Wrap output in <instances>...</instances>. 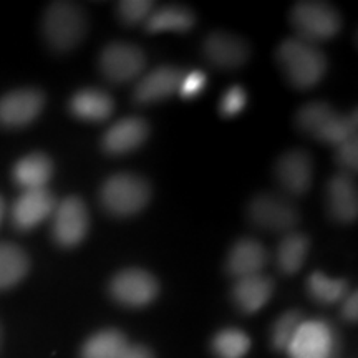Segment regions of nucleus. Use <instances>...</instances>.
<instances>
[{
  "label": "nucleus",
  "mask_w": 358,
  "mask_h": 358,
  "mask_svg": "<svg viewBox=\"0 0 358 358\" xmlns=\"http://www.w3.org/2000/svg\"><path fill=\"white\" fill-rule=\"evenodd\" d=\"M277 62L295 88L315 87L327 71V58L317 45L302 38H287L277 48Z\"/></svg>",
  "instance_id": "nucleus-1"
},
{
  "label": "nucleus",
  "mask_w": 358,
  "mask_h": 358,
  "mask_svg": "<svg viewBox=\"0 0 358 358\" xmlns=\"http://www.w3.org/2000/svg\"><path fill=\"white\" fill-rule=\"evenodd\" d=\"M297 127L319 141L338 146L357 136V113L340 116L324 101H312L297 111Z\"/></svg>",
  "instance_id": "nucleus-2"
},
{
  "label": "nucleus",
  "mask_w": 358,
  "mask_h": 358,
  "mask_svg": "<svg viewBox=\"0 0 358 358\" xmlns=\"http://www.w3.org/2000/svg\"><path fill=\"white\" fill-rule=\"evenodd\" d=\"M87 34V17L80 6L55 2L43 17V35L48 45L58 52H69L82 42Z\"/></svg>",
  "instance_id": "nucleus-3"
},
{
  "label": "nucleus",
  "mask_w": 358,
  "mask_h": 358,
  "mask_svg": "<svg viewBox=\"0 0 358 358\" xmlns=\"http://www.w3.org/2000/svg\"><path fill=\"white\" fill-rule=\"evenodd\" d=\"M151 189L145 179L134 174H115L103 182L100 201L110 214L120 217L133 216L150 203Z\"/></svg>",
  "instance_id": "nucleus-4"
},
{
  "label": "nucleus",
  "mask_w": 358,
  "mask_h": 358,
  "mask_svg": "<svg viewBox=\"0 0 358 358\" xmlns=\"http://www.w3.org/2000/svg\"><path fill=\"white\" fill-rule=\"evenodd\" d=\"M290 22L297 38L315 45L334 38L340 32L342 20L332 6L322 2H299L290 12Z\"/></svg>",
  "instance_id": "nucleus-5"
},
{
  "label": "nucleus",
  "mask_w": 358,
  "mask_h": 358,
  "mask_svg": "<svg viewBox=\"0 0 358 358\" xmlns=\"http://www.w3.org/2000/svg\"><path fill=\"white\" fill-rule=\"evenodd\" d=\"M338 340L334 327L324 320H303L287 352L290 358H335Z\"/></svg>",
  "instance_id": "nucleus-6"
},
{
  "label": "nucleus",
  "mask_w": 358,
  "mask_h": 358,
  "mask_svg": "<svg viewBox=\"0 0 358 358\" xmlns=\"http://www.w3.org/2000/svg\"><path fill=\"white\" fill-rule=\"evenodd\" d=\"M249 219L261 229L290 232L299 222V211L289 199L264 192L250 201Z\"/></svg>",
  "instance_id": "nucleus-7"
},
{
  "label": "nucleus",
  "mask_w": 358,
  "mask_h": 358,
  "mask_svg": "<svg viewBox=\"0 0 358 358\" xmlns=\"http://www.w3.org/2000/svg\"><path fill=\"white\" fill-rule=\"evenodd\" d=\"M145 66V53L131 43H110L100 55L101 73L113 83H129L140 78Z\"/></svg>",
  "instance_id": "nucleus-8"
},
{
  "label": "nucleus",
  "mask_w": 358,
  "mask_h": 358,
  "mask_svg": "<svg viewBox=\"0 0 358 358\" xmlns=\"http://www.w3.org/2000/svg\"><path fill=\"white\" fill-rule=\"evenodd\" d=\"M90 229L88 209L80 198H66L53 211V237L64 248H75Z\"/></svg>",
  "instance_id": "nucleus-9"
},
{
  "label": "nucleus",
  "mask_w": 358,
  "mask_h": 358,
  "mask_svg": "<svg viewBox=\"0 0 358 358\" xmlns=\"http://www.w3.org/2000/svg\"><path fill=\"white\" fill-rule=\"evenodd\" d=\"M159 285L150 272L141 268H127L113 277L110 292L116 302L128 307H145L158 295Z\"/></svg>",
  "instance_id": "nucleus-10"
},
{
  "label": "nucleus",
  "mask_w": 358,
  "mask_h": 358,
  "mask_svg": "<svg viewBox=\"0 0 358 358\" xmlns=\"http://www.w3.org/2000/svg\"><path fill=\"white\" fill-rule=\"evenodd\" d=\"M43 105L45 98L38 90H13L0 98V124L8 128L27 127L42 113Z\"/></svg>",
  "instance_id": "nucleus-11"
},
{
  "label": "nucleus",
  "mask_w": 358,
  "mask_h": 358,
  "mask_svg": "<svg viewBox=\"0 0 358 358\" xmlns=\"http://www.w3.org/2000/svg\"><path fill=\"white\" fill-rule=\"evenodd\" d=\"M275 174L285 192L294 196L306 194L310 189L313 178L310 156L302 150L287 151L277 161Z\"/></svg>",
  "instance_id": "nucleus-12"
},
{
  "label": "nucleus",
  "mask_w": 358,
  "mask_h": 358,
  "mask_svg": "<svg viewBox=\"0 0 358 358\" xmlns=\"http://www.w3.org/2000/svg\"><path fill=\"white\" fill-rule=\"evenodd\" d=\"M55 198L47 187L25 191L13 204L12 221L17 229L30 231L50 217L55 211Z\"/></svg>",
  "instance_id": "nucleus-13"
},
{
  "label": "nucleus",
  "mask_w": 358,
  "mask_h": 358,
  "mask_svg": "<svg viewBox=\"0 0 358 358\" xmlns=\"http://www.w3.org/2000/svg\"><path fill=\"white\" fill-rule=\"evenodd\" d=\"M148 133H150V128L145 120L134 118V116L123 118L106 129V133L103 134L101 146L110 155L131 153L146 141Z\"/></svg>",
  "instance_id": "nucleus-14"
},
{
  "label": "nucleus",
  "mask_w": 358,
  "mask_h": 358,
  "mask_svg": "<svg viewBox=\"0 0 358 358\" xmlns=\"http://www.w3.org/2000/svg\"><path fill=\"white\" fill-rule=\"evenodd\" d=\"M182 77H185V73L179 69H174V66L155 69L138 82L136 88H134V100H136V103H141V105H150V103L164 100V98L179 92Z\"/></svg>",
  "instance_id": "nucleus-15"
},
{
  "label": "nucleus",
  "mask_w": 358,
  "mask_h": 358,
  "mask_svg": "<svg viewBox=\"0 0 358 358\" xmlns=\"http://www.w3.org/2000/svg\"><path fill=\"white\" fill-rule=\"evenodd\" d=\"M204 55L217 69H237L244 65L249 57V48L236 35L213 32L204 40Z\"/></svg>",
  "instance_id": "nucleus-16"
},
{
  "label": "nucleus",
  "mask_w": 358,
  "mask_h": 358,
  "mask_svg": "<svg viewBox=\"0 0 358 358\" xmlns=\"http://www.w3.org/2000/svg\"><path fill=\"white\" fill-rule=\"evenodd\" d=\"M329 213L338 222H353L358 214V194L353 179L347 173H338L327 186Z\"/></svg>",
  "instance_id": "nucleus-17"
},
{
  "label": "nucleus",
  "mask_w": 358,
  "mask_h": 358,
  "mask_svg": "<svg viewBox=\"0 0 358 358\" xmlns=\"http://www.w3.org/2000/svg\"><path fill=\"white\" fill-rule=\"evenodd\" d=\"M268 261V254L261 243L254 239H243L234 244L227 257V271L237 280L259 275Z\"/></svg>",
  "instance_id": "nucleus-18"
},
{
  "label": "nucleus",
  "mask_w": 358,
  "mask_h": 358,
  "mask_svg": "<svg viewBox=\"0 0 358 358\" xmlns=\"http://www.w3.org/2000/svg\"><path fill=\"white\" fill-rule=\"evenodd\" d=\"M70 110L77 118L85 122L101 123L108 120L115 110V103L108 93L101 90L87 88L75 93L70 100Z\"/></svg>",
  "instance_id": "nucleus-19"
},
{
  "label": "nucleus",
  "mask_w": 358,
  "mask_h": 358,
  "mask_svg": "<svg viewBox=\"0 0 358 358\" xmlns=\"http://www.w3.org/2000/svg\"><path fill=\"white\" fill-rule=\"evenodd\" d=\"M274 285L268 277L259 274L252 277H245L236 282V287L232 290V297L237 307L245 313L259 312L271 299Z\"/></svg>",
  "instance_id": "nucleus-20"
},
{
  "label": "nucleus",
  "mask_w": 358,
  "mask_h": 358,
  "mask_svg": "<svg viewBox=\"0 0 358 358\" xmlns=\"http://www.w3.org/2000/svg\"><path fill=\"white\" fill-rule=\"evenodd\" d=\"M53 174V164L48 156L34 153L22 158L13 166V179L25 191L45 189Z\"/></svg>",
  "instance_id": "nucleus-21"
},
{
  "label": "nucleus",
  "mask_w": 358,
  "mask_h": 358,
  "mask_svg": "<svg viewBox=\"0 0 358 358\" xmlns=\"http://www.w3.org/2000/svg\"><path fill=\"white\" fill-rule=\"evenodd\" d=\"M194 25V15L185 7L169 6L151 12L145 22L146 32H187Z\"/></svg>",
  "instance_id": "nucleus-22"
},
{
  "label": "nucleus",
  "mask_w": 358,
  "mask_h": 358,
  "mask_svg": "<svg viewBox=\"0 0 358 358\" xmlns=\"http://www.w3.org/2000/svg\"><path fill=\"white\" fill-rule=\"evenodd\" d=\"M30 262L25 250L15 244H0V290L10 289L24 279Z\"/></svg>",
  "instance_id": "nucleus-23"
},
{
  "label": "nucleus",
  "mask_w": 358,
  "mask_h": 358,
  "mask_svg": "<svg viewBox=\"0 0 358 358\" xmlns=\"http://www.w3.org/2000/svg\"><path fill=\"white\" fill-rule=\"evenodd\" d=\"M308 237L302 232H289L277 249V264L284 274L299 272L308 256Z\"/></svg>",
  "instance_id": "nucleus-24"
},
{
  "label": "nucleus",
  "mask_w": 358,
  "mask_h": 358,
  "mask_svg": "<svg viewBox=\"0 0 358 358\" xmlns=\"http://www.w3.org/2000/svg\"><path fill=\"white\" fill-rule=\"evenodd\" d=\"M128 342L118 330H101L92 335L82 348V358H120Z\"/></svg>",
  "instance_id": "nucleus-25"
},
{
  "label": "nucleus",
  "mask_w": 358,
  "mask_h": 358,
  "mask_svg": "<svg viewBox=\"0 0 358 358\" xmlns=\"http://www.w3.org/2000/svg\"><path fill=\"white\" fill-rule=\"evenodd\" d=\"M308 294L322 303H337L348 295V284L342 279H330L322 272H313L307 279Z\"/></svg>",
  "instance_id": "nucleus-26"
},
{
  "label": "nucleus",
  "mask_w": 358,
  "mask_h": 358,
  "mask_svg": "<svg viewBox=\"0 0 358 358\" xmlns=\"http://www.w3.org/2000/svg\"><path fill=\"white\" fill-rule=\"evenodd\" d=\"M213 348L219 358H243L250 348V338L243 330L226 329L214 337Z\"/></svg>",
  "instance_id": "nucleus-27"
},
{
  "label": "nucleus",
  "mask_w": 358,
  "mask_h": 358,
  "mask_svg": "<svg viewBox=\"0 0 358 358\" xmlns=\"http://www.w3.org/2000/svg\"><path fill=\"white\" fill-rule=\"evenodd\" d=\"M303 322L302 315L299 312H287L275 322L274 330H272V345L277 350L285 352L287 350L289 343L292 342L295 332Z\"/></svg>",
  "instance_id": "nucleus-28"
},
{
  "label": "nucleus",
  "mask_w": 358,
  "mask_h": 358,
  "mask_svg": "<svg viewBox=\"0 0 358 358\" xmlns=\"http://www.w3.org/2000/svg\"><path fill=\"white\" fill-rule=\"evenodd\" d=\"M118 12L123 22L134 25L148 20L153 12V3L148 0H124L118 3Z\"/></svg>",
  "instance_id": "nucleus-29"
},
{
  "label": "nucleus",
  "mask_w": 358,
  "mask_h": 358,
  "mask_svg": "<svg viewBox=\"0 0 358 358\" xmlns=\"http://www.w3.org/2000/svg\"><path fill=\"white\" fill-rule=\"evenodd\" d=\"M245 101H248V96H245V92L239 85H234L224 93L222 101H221V113L226 116H234L239 113V111L244 110Z\"/></svg>",
  "instance_id": "nucleus-30"
},
{
  "label": "nucleus",
  "mask_w": 358,
  "mask_h": 358,
  "mask_svg": "<svg viewBox=\"0 0 358 358\" xmlns=\"http://www.w3.org/2000/svg\"><path fill=\"white\" fill-rule=\"evenodd\" d=\"M335 158H337L340 166H343L347 169V171H357V166H358V141H357V136L355 138H350V140L340 143L337 146V155H335Z\"/></svg>",
  "instance_id": "nucleus-31"
},
{
  "label": "nucleus",
  "mask_w": 358,
  "mask_h": 358,
  "mask_svg": "<svg viewBox=\"0 0 358 358\" xmlns=\"http://www.w3.org/2000/svg\"><path fill=\"white\" fill-rule=\"evenodd\" d=\"M206 82H208V78H206L203 71H189V73L182 77L178 93L182 98H194L203 92Z\"/></svg>",
  "instance_id": "nucleus-32"
},
{
  "label": "nucleus",
  "mask_w": 358,
  "mask_h": 358,
  "mask_svg": "<svg viewBox=\"0 0 358 358\" xmlns=\"http://www.w3.org/2000/svg\"><path fill=\"white\" fill-rule=\"evenodd\" d=\"M342 313L347 320H357L358 317V297L357 292L348 294L345 299H343V307H342Z\"/></svg>",
  "instance_id": "nucleus-33"
},
{
  "label": "nucleus",
  "mask_w": 358,
  "mask_h": 358,
  "mask_svg": "<svg viewBox=\"0 0 358 358\" xmlns=\"http://www.w3.org/2000/svg\"><path fill=\"white\" fill-rule=\"evenodd\" d=\"M120 358H153V353L141 345H128Z\"/></svg>",
  "instance_id": "nucleus-34"
},
{
  "label": "nucleus",
  "mask_w": 358,
  "mask_h": 358,
  "mask_svg": "<svg viewBox=\"0 0 358 358\" xmlns=\"http://www.w3.org/2000/svg\"><path fill=\"white\" fill-rule=\"evenodd\" d=\"M3 213H6V204H3V199L0 198V224H2L3 219Z\"/></svg>",
  "instance_id": "nucleus-35"
}]
</instances>
